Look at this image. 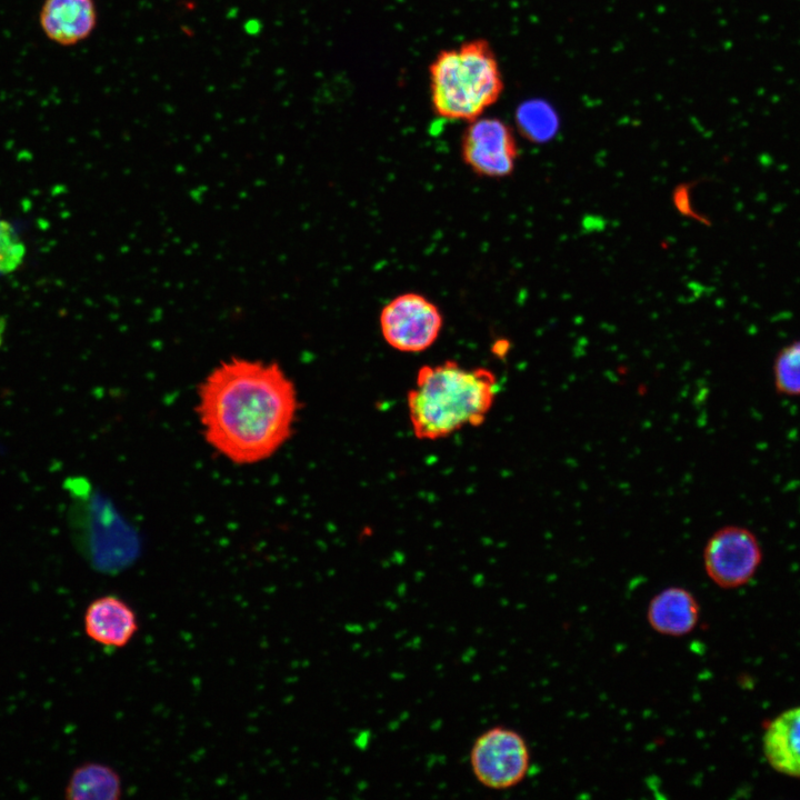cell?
Segmentation results:
<instances>
[{"label":"cell","instance_id":"8fae6325","mask_svg":"<svg viewBox=\"0 0 800 800\" xmlns=\"http://www.w3.org/2000/svg\"><path fill=\"white\" fill-rule=\"evenodd\" d=\"M762 747L772 769L800 778V707L786 710L769 723Z\"/></svg>","mask_w":800,"mask_h":800},{"label":"cell","instance_id":"9c48e42d","mask_svg":"<svg viewBox=\"0 0 800 800\" xmlns=\"http://www.w3.org/2000/svg\"><path fill=\"white\" fill-rule=\"evenodd\" d=\"M93 0H44L39 23L51 41L72 46L87 39L97 26Z\"/></svg>","mask_w":800,"mask_h":800},{"label":"cell","instance_id":"3957f363","mask_svg":"<svg viewBox=\"0 0 800 800\" xmlns=\"http://www.w3.org/2000/svg\"><path fill=\"white\" fill-rule=\"evenodd\" d=\"M502 90L498 60L483 39L443 49L429 66L431 107L443 119L472 121L498 101Z\"/></svg>","mask_w":800,"mask_h":800},{"label":"cell","instance_id":"ba28073f","mask_svg":"<svg viewBox=\"0 0 800 800\" xmlns=\"http://www.w3.org/2000/svg\"><path fill=\"white\" fill-rule=\"evenodd\" d=\"M83 630L91 641L106 649H122L138 633L139 619L127 600L109 593L88 603L83 612Z\"/></svg>","mask_w":800,"mask_h":800},{"label":"cell","instance_id":"6da1fadb","mask_svg":"<svg viewBox=\"0 0 800 800\" xmlns=\"http://www.w3.org/2000/svg\"><path fill=\"white\" fill-rule=\"evenodd\" d=\"M299 403L292 380L276 361L222 359L198 389L203 436L236 464L269 459L291 437Z\"/></svg>","mask_w":800,"mask_h":800},{"label":"cell","instance_id":"5b68a950","mask_svg":"<svg viewBox=\"0 0 800 800\" xmlns=\"http://www.w3.org/2000/svg\"><path fill=\"white\" fill-rule=\"evenodd\" d=\"M386 342L401 352H421L438 339L443 318L439 308L427 297L406 292L390 300L379 317Z\"/></svg>","mask_w":800,"mask_h":800},{"label":"cell","instance_id":"30bf717a","mask_svg":"<svg viewBox=\"0 0 800 800\" xmlns=\"http://www.w3.org/2000/svg\"><path fill=\"white\" fill-rule=\"evenodd\" d=\"M646 617L654 632L667 637H683L692 632L699 623L700 604L690 590L671 586L650 599Z\"/></svg>","mask_w":800,"mask_h":800},{"label":"cell","instance_id":"277c9868","mask_svg":"<svg viewBox=\"0 0 800 800\" xmlns=\"http://www.w3.org/2000/svg\"><path fill=\"white\" fill-rule=\"evenodd\" d=\"M469 760L472 774L481 786L506 790L526 778L531 754L527 740L519 731L494 726L474 739Z\"/></svg>","mask_w":800,"mask_h":800},{"label":"cell","instance_id":"7c38bea8","mask_svg":"<svg viewBox=\"0 0 800 800\" xmlns=\"http://www.w3.org/2000/svg\"><path fill=\"white\" fill-rule=\"evenodd\" d=\"M122 791V779L114 768L98 761H87L72 770L64 787V798L118 800Z\"/></svg>","mask_w":800,"mask_h":800},{"label":"cell","instance_id":"5bb4252c","mask_svg":"<svg viewBox=\"0 0 800 800\" xmlns=\"http://www.w3.org/2000/svg\"><path fill=\"white\" fill-rule=\"evenodd\" d=\"M517 122L522 133L534 142L549 140L558 127L557 117L542 102H527L517 111Z\"/></svg>","mask_w":800,"mask_h":800},{"label":"cell","instance_id":"4fadbf2b","mask_svg":"<svg viewBox=\"0 0 800 800\" xmlns=\"http://www.w3.org/2000/svg\"><path fill=\"white\" fill-rule=\"evenodd\" d=\"M772 376L778 394L800 397V339L779 349L773 360Z\"/></svg>","mask_w":800,"mask_h":800},{"label":"cell","instance_id":"52a82bcc","mask_svg":"<svg viewBox=\"0 0 800 800\" xmlns=\"http://www.w3.org/2000/svg\"><path fill=\"white\" fill-rule=\"evenodd\" d=\"M517 144L511 129L500 119L479 117L469 121L462 140L464 163L478 176L503 178L516 164Z\"/></svg>","mask_w":800,"mask_h":800},{"label":"cell","instance_id":"8992f818","mask_svg":"<svg viewBox=\"0 0 800 800\" xmlns=\"http://www.w3.org/2000/svg\"><path fill=\"white\" fill-rule=\"evenodd\" d=\"M762 561L758 538L748 528L726 526L707 541L703 566L709 579L722 589L747 584Z\"/></svg>","mask_w":800,"mask_h":800},{"label":"cell","instance_id":"7a4b0ae2","mask_svg":"<svg viewBox=\"0 0 800 800\" xmlns=\"http://www.w3.org/2000/svg\"><path fill=\"white\" fill-rule=\"evenodd\" d=\"M497 393L498 380L489 369H467L453 360L423 366L407 398L412 430L418 439L438 440L480 426Z\"/></svg>","mask_w":800,"mask_h":800}]
</instances>
